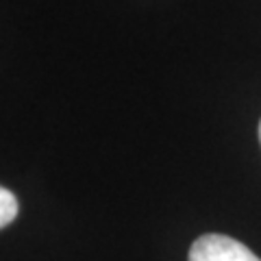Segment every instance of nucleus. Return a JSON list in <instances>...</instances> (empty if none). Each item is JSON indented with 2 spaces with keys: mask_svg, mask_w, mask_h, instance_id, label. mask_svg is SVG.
I'll use <instances>...</instances> for the list:
<instances>
[{
  "mask_svg": "<svg viewBox=\"0 0 261 261\" xmlns=\"http://www.w3.org/2000/svg\"><path fill=\"white\" fill-rule=\"evenodd\" d=\"M190 261H261L242 242L226 235L209 233L198 238L190 248Z\"/></svg>",
  "mask_w": 261,
  "mask_h": 261,
  "instance_id": "nucleus-1",
  "label": "nucleus"
},
{
  "mask_svg": "<svg viewBox=\"0 0 261 261\" xmlns=\"http://www.w3.org/2000/svg\"><path fill=\"white\" fill-rule=\"evenodd\" d=\"M15 216H18V198L13 196V192L0 187V228L11 224Z\"/></svg>",
  "mask_w": 261,
  "mask_h": 261,
  "instance_id": "nucleus-2",
  "label": "nucleus"
},
{
  "mask_svg": "<svg viewBox=\"0 0 261 261\" xmlns=\"http://www.w3.org/2000/svg\"><path fill=\"white\" fill-rule=\"evenodd\" d=\"M259 142H261V122H259Z\"/></svg>",
  "mask_w": 261,
  "mask_h": 261,
  "instance_id": "nucleus-3",
  "label": "nucleus"
}]
</instances>
